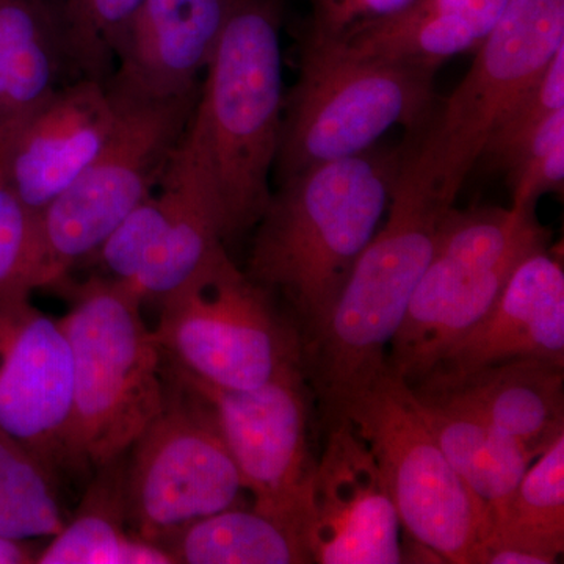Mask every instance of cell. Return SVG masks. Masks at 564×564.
<instances>
[{"mask_svg":"<svg viewBox=\"0 0 564 564\" xmlns=\"http://www.w3.org/2000/svg\"><path fill=\"white\" fill-rule=\"evenodd\" d=\"M417 395L462 408L518 441L536 458L564 433V366L514 359L410 386Z\"/></svg>","mask_w":564,"mask_h":564,"instance_id":"d6986e66","label":"cell"},{"mask_svg":"<svg viewBox=\"0 0 564 564\" xmlns=\"http://www.w3.org/2000/svg\"><path fill=\"white\" fill-rule=\"evenodd\" d=\"M193 118V117H192ZM198 133L188 124L154 191L93 254L104 272L159 303L226 251Z\"/></svg>","mask_w":564,"mask_h":564,"instance_id":"7c38bea8","label":"cell"},{"mask_svg":"<svg viewBox=\"0 0 564 564\" xmlns=\"http://www.w3.org/2000/svg\"><path fill=\"white\" fill-rule=\"evenodd\" d=\"M165 378L162 411L126 464L129 527L161 545L206 516L240 507L247 492L206 402L166 364Z\"/></svg>","mask_w":564,"mask_h":564,"instance_id":"8fae6325","label":"cell"},{"mask_svg":"<svg viewBox=\"0 0 564 564\" xmlns=\"http://www.w3.org/2000/svg\"><path fill=\"white\" fill-rule=\"evenodd\" d=\"M169 369L206 402L245 489L251 494L252 508L302 540L315 467L307 433L306 380L284 378L258 389L234 391Z\"/></svg>","mask_w":564,"mask_h":564,"instance_id":"4fadbf2b","label":"cell"},{"mask_svg":"<svg viewBox=\"0 0 564 564\" xmlns=\"http://www.w3.org/2000/svg\"><path fill=\"white\" fill-rule=\"evenodd\" d=\"M118 117L106 85L84 77L58 87L17 128L0 132L7 177L32 214L46 209L91 165Z\"/></svg>","mask_w":564,"mask_h":564,"instance_id":"2e32d148","label":"cell"},{"mask_svg":"<svg viewBox=\"0 0 564 564\" xmlns=\"http://www.w3.org/2000/svg\"><path fill=\"white\" fill-rule=\"evenodd\" d=\"M234 0H143L106 82L115 106L169 101L202 90Z\"/></svg>","mask_w":564,"mask_h":564,"instance_id":"e0dca14e","label":"cell"},{"mask_svg":"<svg viewBox=\"0 0 564 564\" xmlns=\"http://www.w3.org/2000/svg\"><path fill=\"white\" fill-rule=\"evenodd\" d=\"M534 206L448 209L402 326L389 347V372L414 386L448 344L480 321L519 263L547 248Z\"/></svg>","mask_w":564,"mask_h":564,"instance_id":"5b68a950","label":"cell"},{"mask_svg":"<svg viewBox=\"0 0 564 564\" xmlns=\"http://www.w3.org/2000/svg\"><path fill=\"white\" fill-rule=\"evenodd\" d=\"M143 0H57L66 61L87 79L106 82L115 52Z\"/></svg>","mask_w":564,"mask_h":564,"instance_id":"4316f807","label":"cell"},{"mask_svg":"<svg viewBox=\"0 0 564 564\" xmlns=\"http://www.w3.org/2000/svg\"><path fill=\"white\" fill-rule=\"evenodd\" d=\"M55 475L0 434V534L14 540L55 536L63 525Z\"/></svg>","mask_w":564,"mask_h":564,"instance_id":"484cf974","label":"cell"},{"mask_svg":"<svg viewBox=\"0 0 564 564\" xmlns=\"http://www.w3.org/2000/svg\"><path fill=\"white\" fill-rule=\"evenodd\" d=\"M74 367L61 318L31 300L0 315V434L52 474L61 467Z\"/></svg>","mask_w":564,"mask_h":564,"instance_id":"9a60e30c","label":"cell"},{"mask_svg":"<svg viewBox=\"0 0 564 564\" xmlns=\"http://www.w3.org/2000/svg\"><path fill=\"white\" fill-rule=\"evenodd\" d=\"M452 206L400 163L383 223L352 267L322 332L303 351L304 378L310 377L329 421L356 392L388 372L389 347Z\"/></svg>","mask_w":564,"mask_h":564,"instance_id":"3957f363","label":"cell"},{"mask_svg":"<svg viewBox=\"0 0 564 564\" xmlns=\"http://www.w3.org/2000/svg\"><path fill=\"white\" fill-rule=\"evenodd\" d=\"M313 28L310 39L333 40L364 22L380 20L414 0H311Z\"/></svg>","mask_w":564,"mask_h":564,"instance_id":"4dcf8cb0","label":"cell"},{"mask_svg":"<svg viewBox=\"0 0 564 564\" xmlns=\"http://www.w3.org/2000/svg\"><path fill=\"white\" fill-rule=\"evenodd\" d=\"M36 291V215L22 204L7 177L0 147V315Z\"/></svg>","mask_w":564,"mask_h":564,"instance_id":"83f0119b","label":"cell"},{"mask_svg":"<svg viewBox=\"0 0 564 564\" xmlns=\"http://www.w3.org/2000/svg\"><path fill=\"white\" fill-rule=\"evenodd\" d=\"M159 306L152 332L163 359L177 372L234 391L304 378L299 329L228 252L163 296Z\"/></svg>","mask_w":564,"mask_h":564,"instance_id":"8992f818","label":"cell"},{"mask_svg":"<svg viewBox=\"0 0 564 564\" xmlns=\"http://www.w3.org/2000/svg\"><path fill=\"white\" fill-rule=\"evenodd\" d=\"M564 109V46L556 51L543 73L507 110L486 141L484 154L492 163L507 165L530 140L545 118Z\"/></svg>","mask_w":564,"mask_h":564,"instance_id":"f1b7e54d","label":"cell"},{"mask_svg":"<svg viewBox=\"0 0 564 564\" xmlns=\"http://www.w3.org/2000/svg\"><path fill=\"white\" fill-rule=\"evenodd\" d=\"M302 541L311 563H403L402 524L388 485L347 419L332 421L315 462Z\"/></svg>","mask_w":564,"mask_h":564,"instance_id":"5bb4252c","label":"cell"},{"mask_svg":"<svg viewBox=\"0 0 564 564\" xmlns=\"http://www.w3.org/2000/svg\"><path fill=\"white\" fill-rule=\"evenodd\" d=\"M141 306L135 293L110 278L73 289V306L61 318L74 367L61 467L96 470L120 458L161 413L165 361Z\"/></svg>","mask_w":564,"mask_h":564,"instance_id":"277c9868","label":"cell"},{"mask_svg":"<svg viewBox=\"0 0 564 564\" xmlns=\"http://www.w3.org/2000/svg\"><path fill=\"white\" fill-rule=\"evenodd\" d=\"M400 163L369 150L293 174L256 225L248 278L288 304L303 351L383 223Z\"/></svg>","mask_w":564,"mask_h":564,"instance_id":"6da1fadb","label":"cell"},{"mask_svg":"<svg viewBox=\"0 0 564 564\" xmlns=\"http://www.w3.org/2000/svg\"><path fill=\"white\" fill-rule=\"evenodd\" d=\"M40 549L29 540L0 534V564H32L36 562Z\"/></svg>","mask_w":564,"mask_h":564,"instance_id":"1f68e13d","label":"cell"},{"mask_svg":"<svg viewBox=\"0 0 564 564\" xmlns=\"http://www.w3.org/2000/svg\"><path fill=\"white\" fill-rule=\"evenodd\" d=\"M280 24V0H234L192 118L226 242L254 228L272 198L285 99Z\"/></svg>","mask_w":564,"mask_h":564,"instance_id":"7a4b0ae2","label":"cell"},{"mask_svg":"<svg viewBox=\"0 0 564 564\" xmlns=\"http://www.w3.org/2000/svg\"><path fill=\"white\" fill-rule=\"evenodd\" d=\"M65 62L57 0H0V132L54 95Z\"/></svg>","mask_w":564,"mask_h":564,"instance_id":"7402d4cb","label":"cell"},{"mask_svg":"<svg viewBox=\"0 0 564 564\" xmlns=\"http://www.w3.org/2000/svg\"><path fill=\"white\" fill-rule=\"evenodd\" d=\"M336 419H347L369 445L410 540L444 563L473 564L484 511L430 433L410 386L388 370Z\"/></svg>","mask_w":564,"mask_h":564,"instance_id":"30bf717a","label":"cell"},{"mask_svg":"<svg viewBox=\"0 0 564 564\" xmlns=\"http://www.w3.org/2000/svg\"><path fill=\"white\" fill-rule=\"evenodd\" d=\"M564 552V433L489 514L473 564H555Z\"/></svg>","mask_w":564,"mask_h":564,"instance_id":"44dd1931","label":"cell"},{"mask_svg":"<svg viewBox=\"0 0 564 564\" xmlns=\"http://www.w3.org/2000/svg\"><path fill=\"white\" fill-rule=\"evenodd\" d=\"M434 69L351 57L307 39L295 87L285 96L278 184L322 163L372 150L395 126L422 124Z\"/></svg>","mask_w":564,"mask_h":564,"instance_id":"52a82bcc","label":"cell"},{"mask_svg":"<svg viewBox=\"0 0 564 564\" xmlns=\"http://www.w3.org/2000/svg\"><path fill=\"white\" fill-rule=\"evenodd\" d=\"M525 358L564 366V272L547 248L519 263L488 313L445 347L422 380Z\"/></svg>","mask_w":564,"mask_h":564,"instance_id":"ac0fdd59","label":"cell"},{"mask_svg":"<svg viewBox=\"0 0 564 564\" xmlns=\"http://www.w3.org/2000/svg\"><path fill=\"white\" fill-rule=\"evenodd\" d=\"M514 207L534 206L543 193L560 192L564 182V109L541 122L524 147L505 165Z\"/></svg>","mask_w":564,"mask_h":564,"instance_id":"f546056e","label":"cell"},{"mask_svg":"<svg viewBox=\"0 0 564 564\" xmlns=\"http://www.w3.org/2000/svg\"><path fill=\"white\" fill-rule=\"evenodd\" d=\"M126 464L128 454L96 469L76 514L40 549L35 563H176L163 545L144 540L129 527Z\"/></svg>","mask_w":564,"mask_h":564,"instance_id":"603a6c76","label":"cell"},{"mask_svg":"<svg viewBox=\"0 0 564 564\" xmlns=\"http://www.w3.org/2000/svg\"><path fill=\"white\" fill-rule=\"evenodd\" d=\"M414 397L423 421L445 458L480 505L486 527L489 514L524 477L533 463L532 454L513 437L462 408L417 393Z\"/></svg>","mask_w":564,"mask_h":564,"instance_id":"cb8c5ba5","label":"cell"},{"mask_svg":"<svg viewBox=\"0 0 564 564\" xmlns=\"http://www.w3.org/2000/svg\"><path fill=\"white\" fill-rule=\"evenodd\" d=\"M563 46L564 0H510L403 169L455 203L497 122Z\"/></svg>","mask_w":564,"mask_h":564,"instance_id":"9c48e42d","label":"cell"},{"mask_svg":"<svg viewBox=\"0 0 564 564\" xmlns=\"http://www.w3.org/2000/svg\"><path fill=\"white\" fill-rule=\"evenodd\" d=\"M199 91L117 106L120 117L98 158L36 215V289L65 284L70 270L90 261L154 191L187 132Z\"/></svg>","mask_w":564,"mask_h":564,"instance_id":"ba28073f","label":"cell"},{"mask_svg":"<svg viewBox=\"0 0 564 564\" xmlns=\"http://www.w3.org/2000/svg\"><path fill=\"white\" fill-rule=\"evenodd\" d=\"M510 0H414L326 41L351 57L436 69L454 55L480 46ZM313 40V39H311Z\"/></svg>","mask_w":564,"mask_h":564,"instance_id":"ffe728a7","label":"cell"},{"mask_svg":"<svg viewBox=\"0 0 564 564\" xmlns=\"http://www.w3.org/2000/svg\"><path fill=\"white\" fill-rule=\"evenodd\" d=\"M163 547L185 564H306L299 534L254 508H228L182 529Z\"/></svg>","mask_w":564,"mask_h":564,"instance_id":"d4e9b609","label":"cell"}]
</instances>
